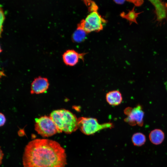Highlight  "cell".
<instances>
[{"mask_svg":"<svg viewBox=\"0 0 167 167\" xmlns=\"http://www.w3.org/2000/svg\"><path fill=\"white\" fill-rule=\"evenodd\" d=\"M86 5L88 6L89 10L90 11H97L98 7L94 2L88 1H86Z\"/></svg>","mask_w":167,"mask_h":167,"instance_id":"cell-15","label":"cell"},{"mask_svg":"<svg viewBox=\"0 0 167 167\" xmlns=\"http://www.w3.org/2000/svg\"><path fill=\"white\" fill-rule=\"evenodd\" d=\"M131 140L134 145L141 146L146 142V138L145 135L141 132L134 133L132 136Z\"/></svg>","mask_w":167,"mask_h":167,"instance_id":"cell-14","label":"cell"},{"mask_svg":"<svg viewBox=\"0 0 167 167\" xmlns=\"http://www.w3.org/2000/svg\"><path fill=\"white\" fill-rule=\"evenodd\" d=\"M79 128L84 134L90 135L103 129L111 128L113 124L107 122L101 124L96 119L92 118L81 117L78 119Z\"/></svg>","mask_w":167,"mask_h":167,"instance_id":"cell-3","label":"cell"},{"mask_svg":"<svg viewBox=\"0 0 167 167\" xmlns=\"http://www.w3.org/2000/svg\"><path fill=\"white\" fill-rule=\"evenodd\" d=\"M0 126H2L4 125L5 124L6 121V119L4 115L2 113H0Z\"/></svg>","mask_w":167,"mask_h":167,"instance_id":"cell-18","label":"cell"},{"mask_svg":"<svg viewBox=\"0 0 167 167\" xmlns=\"http://www.w3.org/2000/svg\"><path fill=\"white\" fill-rule=\"evenodd\" d=\"M84 54H79L74 50L69 49L65 51L62 55L65 63L70 66H74L78 62L79 58L82 59Z\"/></svg>","mask_w":167,"mask_h":167,"instance_id":"cell-9","label":"cell"},{"mask_svg":"<svg viewBox=\"0 0 167 167\" xmlns=\"http://www.w3.org/2000/svg\"><path fill=\"white\" fill-rule=\"evenodd\" d=\"M49 86V81L46 78L39 76L34 79L31 85L32 94H39L46 91Z\"/></svg>","mask_w":167,"mask_h":167,"instance_id":"cell-8","label":"cell"},{"mask_svg":"<svg viewBox=\"0 0 167 167\" xmlns=\"http://www.w3.org/2000/svg\"><path fill=\"white\" fill-rule=\"evenodd\" d=\"M165 85L166 90L167 91V81L165 83Z\"/></svg>","mask_w":167,"mask_h":167,"instance_id":"cell-21","label":"cell"},{"mask_svg":"<svg viewBox=\"0 0 167 167\" xmlns=\"http://www.w3.org/2000/svg\"><path fill=\"white\" fill-rule=\"evenodd\" d=\"M116 3L119 4H122L124 3L125 1L124 0H119V1H114Z\"/></svg>","mask_w":167,"mask_h":167,"instance_id":"cell-20","label":"cell"},{"mask_svg":"<svg viewBox=\"0 0 167 167\" xmlns=\"http://www.w3.org/2000/svg\"><path fill=\"white\" fill-rule=\"evenodd\" d=\"M107 102L112 105H118L121 103L122 98L121 94L118 91L113 90L108 92L106 96Z\"/></svg>","mask_w":167,"mask_h":167,"instance_id":"cell-10","label":"cell"},{"mask_svg":"<svg viewBox=\"0 0 167 167\" xmlns=\"http://www.w3.org/2000/svg\"><path fill=\"white\" fill-rule=\"evenodd\" d=\"M124 113L127 116L124 121L130 125L143 126L144 113L141 105H138L134 108L128 107L124 110Z\"/></svg>","mask_w":167,"mask_h":167,"instance_id":"cell-6","label":"cell"},{"mask_svg":"<svg viewBox=\"0 0 167 167\" xmlns=\"http://www.w3.org/2000/svg\"><path fill=\"white\" fill-rule=\"evenodd\" d=\"M24 167H65V149L58 142L47 139H36L29 142L23 154Z\"/></svg>","mask_w":167,"mask_h":167,"instance_id":"cell-1","label":"cell"},{"mask_svg":"<svg viewBox=\"0 0 167 167\" xmlns=\"http://www.w3.org/2000/svg\"><path fill=\"white\" fill-rule=\"evenodd\" d=\"M155 8L156 21L161 24L164 21L167 22V7L165 3L160 0H149Z\"/></svg>","mask_w":167,"mask_h":167,"instance_id":"cell-7","label":"cell"},{"mask_svg":"<svg viewBox=\"0 0 167 167\" xmlns=\"http://www.w3.org/2000/svg\"><path fill=\"white\" fill-rule=\"evenodd\" d=\"M0 164H1L2 162V160L3 159V157L4 156V154L3 153V152L1 150V149H0Z\"/></svg>","mask_w":167,"mask_h":167,"instance_id":"cell-19","label":"cell"},{"mask_svg":"<svg viewBox=\"0 0 167 167\" xmlns=\"http://www.w3.org/2000/svg\"><path fill=\"white\" fill-rule=\"evenodd\" d=\"M35 129L43 137H49L58 133L57 128L50 117L45 115L35 119Z\"/></svg>","mask_w":167,"mask_h":167,"instance_id":"cell-5","label":"cell"},{"mask_svg":"<svg viewBox=\"0 0 167 167\" xmlns=\"http://www.w3.org/2000/svg\"><path fill=\"white\" fill-rule=\"evenodd\" d=\"M135 6H134L131 10H129L127 14L125 12H122L121 14V16L122 17L128 20L130 24L134 23L138 24L137 18L139 15L142 13L143 11L136 12L135 10Z\"/></svg>","mask_w":167,"mask_h":167,"instance_id":"cell-12","label":"cell"},{"mask_svg":"<svg viewBox=\"0 0 167 167\" xmlns=\"http://www.w3.org/2000/svg\"><path fill=\"white\" fill-rule=\"evenodd\" d=\"M87 33L82 28L78 26L72 36L73 40L75 42H80L86 39Z\"/></svg>","mask_w":167,"mask_h":167,"instance_id":"cell-13","label":"cell"},{"mask_svg":"<svg viewBox=\"0 0 167 167\" xmlns=\"http://www.w3.org/2000/svg\"><path fill=\"white\" fill-rule=\"evenodd\" d=\"M106 22L97 11L91 12L78 26L84 29L87 33L98 32L102 29Z\"/></svg>","mask_w":167,"mask_h":167,"instance_id":"cell-4","label":"cell"},{"mask_svg":"<svg viewBox=\"0 0 167 167\" xmlns=\"http://www.w3.org/2000/svg\"><path fill=\"white\" fill-rule=\"evenodd\" d=\"M55 124L58 133L70 134L79 128L78 119L70 111L65 109L53 111L49 116Z\"/></svg>","mask_w":167,"mask_h":167,"instance_id":"cell-2","label":"cell"},{"mask_svg":"<svg viewBox=\"0 0 167 167\" xmlns=\"http://www.w3.org/2000/svg\"><path fill=\"white\" fill-rule=\"evenodd\" d=\"M149 138L151 142L155 145H159L162 143L165 139L164 132L160 129H155L150 132Z\"/></svg>","mask_w":167,"mask_h":167,"instance_id":"cell-11","label":"cell"},{"mask_svg":"<svg viewBox=\"0 0 167 167\" xmlns=\"http://www.w3.org/2000/svg\"><path fill=\"white\" fill-rule=\"evenodd\" d=\"M0 32L1 33L2 31V23H3V21L5 19V16L4 15V14L3 10L2 9V8H0Z\"/></svg>","mask_w":167,"mask_h":167,"instance_id":"cell-16","label":"cell"},{"mask_svg":"<svg viewBox=\"0 0 167 167\" xmlns=\"http://www.w3.org/2000/svg\"><path fill=\"white\" fill-rule=\"evenodd\" d=\"M166 6L167 7V3H165Z\"/></svg>","mask_w":167,"mask_h":167,"instance_id":"cell-22","label":"cell"},{"mask_svg":"<svg viewBox=\"0 0 167 167\" xmlns=\"http://www.w3.org/2000/svg\"><path fill=\"white\" fill-rule=\"evenodd\" d=\"M131 2L133 3L135 6H141L143 3V0H131L128 1Z\"/></svg>","mask_w":167,"mask_h":167,"instance_id":"cell-17","label":"cell"}]
</instances>
